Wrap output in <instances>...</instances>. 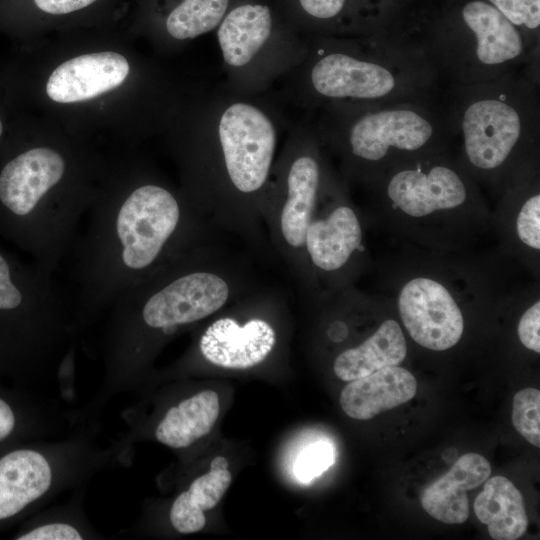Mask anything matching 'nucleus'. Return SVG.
<instances>
[{
  "label": "nucleus",
  "mask_w": 540,
  "mask_h": 540,
  "mask_svg": "<svg viewBox=\"0 0 540 540\" xmlns=\"http://www.w3.org/2000/svg\"><path fill=\"white\" fill-rule=\"evenodd\" d=\"M382 50L375 43L308 42L304 58L293 70L299 76V95L316 105L424 99V94L406 90L410 65Z\"/></svg>",
  "instance_id": "nucleus-5"
},
{
  "label": "nucleus",
  "mask_w": 540,
  "mask_h": 540,
  "mask_svg": "<svg viewBox=\"0 0 540 540\" xmlns=\"http://www.w3.org/2000/svg\"><path fill=\"white\" fill-rule=\"evenodd\" d=\"M461 17L472 37L435 67L455 73L456 85L483 83L512 72L532 48L522 32L488 1H468Z\"/></svg>",
  "instance_id": "nucleus-10"
},
{
  "label": "nucleus",
  "mask_w": 540,
  "mask_h": 540,
  "mask_svg": "<svg viewBox=\"0 0 540 540\" xmlns=\"http://www.w3.org/2000/svg\"><path fill=\"white\" fill-rule=\"evenodd\" d=\"M474 512L495 540H516L528 527L522 494L503 476L485 481L483 491L475 499Z\"/></svg>",
  "instance_id": "nucleus-20"
},
{
  "label": "nucleus",
  "mask_w": 540,
  "mask_h": 540,
  "mask_svg": "<svg viewBox=\"0 0 540 540\" xmlns=\"http://www.w3.org/2000/svg\"><path fill=\"white\" fill-rule=\"evenodd\" d=\"M490 473V464L482 455L464 454L445 475L422 491L421 505L430 516L443 523H464L470 511L466 491L480 486Z\"/></svg>",
  "instance_id": "nucleus-16"
},
{
  "label": "nucleus",
  "mask_w": 540,
  "mask_h": 540,
  "mask_svg": "<svg viewBox=\"0 0 540 540\" xmlns=\"http://www.w3.org/2000/svg\"><path fill=\"white\" fill-rule=\"evenodd\" d=\"M228 461L225 457L223 456H217L215 457L212 462H211V465H210V468H214V469H228Z\"/></svg>",
  "instance_id": "nucleus-32"
},
{
  "label": "nucleus",
  "mask_w": 540,
  "mask_h": 540,
  "mask_svg": "<svg viewBox=\"0 0 540 540\" xmlns=\"http://www.w3.org/2000/svg\"><path fill=\"white\" fill-rule=\"evenodd\" d=\"M387 193L395 206L414 217L455 208L466 199L463 180L445 165L401 170L390 179Z\"/></svg>",
  "instance_id": "nucleus-14"
},
{
  "label": "nucleus",
  "mask_w": 540,
  "mask_h": 540,
  "mask_svg": "<svg viewBox=\"0 0 540 540\" xmlns=\"http://www.w3.org/2000/svg\"><path fill=\"white\" fill-rule=\"evenodd\" d=\"M204 117L230 184L244 194L261 189L277 145L278 125L270 110L234 91L219 92L212 94Z\"/></svg>",
  "instance_id": "nucleus-8"
},
{
  "label": "nucleus",
  "mask_w": 540,
  "mask_h": 540,
  "mask_svg": "<svg viewBox=\"0 0 540 540\" xmlns=\"http://www.w3.org/2000/svg\"><path fill=\"white\" fill-rule=\"evenodd\" d=\"M217 41L231 91L242 95L262 90L294 70L308 46L279 33L271 9L260 3L227 11L217 27Z\"/></svg>",
  "instance_id": "nucleus-7"
},
{
  "label": "nucleus",
  "mask_w": 540,
  "mask_h": 540,
  "mask_svg": "<svg viewBox=\"0 0 540 540\" xmlns=\"http://www.w3.org/2000/svg\"><path fill=\"white\" fill-rule=\"evenodd\" d=\"M520 31H538L540 0H487ZM522 32V31H521ZM523 34V33H522ZM526 39V38H525Z\"/></svg>",
  "instance_id": "nucleus-28"
},
{
  "label": "nucleus",
  "mask_w": 540,
  "mask_h": 540,
  "mask_svg": "<svg viewBox=\"0 0 540 540\" xmlns=\"http://www.w3.org/2000/svg\"><path fill=\"white\" fill-rule=\"evenodd\" d=\"M301 10L316 21L335 20L344 10L347 0H298Z\"/></svg>",
  "instance_id": "nucleus-31"
},
{
  "label": "nucleus",
  "mask_w": 540,
  "mask_h": 540,
  "mask_svg": "<svg viewBox=\"0 0 540 540\" xmlns=\"http://www.w3.org/2000/svg\"><path fill=\"white\" fill-rule=\"evenodd\" d=\"M361 227L354 211L336 208L327 219L309 224L305 244L312 262L327 271L342 267L360 246Z\"/></svg>",
  "instance_id": "nucleus-19"
},
{
  "label": "nucleus",
  "mask_w": 540,
  "mask_h": 540,
  "mask_svg": "<svg viewBox=\"0 0 540 540\" xmlns=\"http://www.w3.org/2000/svg\"><path fill=\"white\" fill-rule=\"evenodd\" d=\"M98 434V422H91L61 437L0 449V530L35 514L62 492L84 486L97 472L126 465L130 447L119 438L100 443Z\"/></svg>",
  "instance_id": "nucleus-4"
},
{
  "label": "nucleus",
  "mask_w": 540,
  "mask_h": 540,
  "mask_svg": "<svg viewBox=\"0 0 540 540\" xmlns=\"http://www.w3.org/2000/svg\"><path fill=\"white\" fill-rule=\"evenodd\" d=\"M129 71L127 59L116 52L80 55L65 61L52 72L46 92L59 103L89 100L120 86Z\"/></svg>",
  "instance_id": "nucleus-13"
},
{
  "label": "nucleus",
  "mask_w": 540,
  "mask_h": 540,
  "mask_svg": "<svg viewBox=\"0 0 540 540\" xmlns=\"http://www.w3.org/2000/svg\"><path fill=\"white\" fill-rule=\"evenodd\" d=\"M517 233L526 245L540 248V196L534 195L522 206L517 218Z\"/></svg>",
  "instance_id": "nucleus-29"
},
{
  "label": "nucleus",
  "mask_w": 540,
  "mask_h": 540,
  "mask_svg": "<svg viewBox=\"0 0 540 540\" xmlns=\"http://www.w3.org/2000/svg\"><path fill=\"white\" fill-rule=\"evenodd\" d=\"M340 395L343 411L351 418L368 420L411 400L417 382L411 372L389 366L349 381Z\"/></svg>",
  "instance_id": "nucleus-17"
},
{
  "label": "nucleus",
  "mask_w": 540,
  "mask_h": 540,
  "mask_svg": "<svg viewBox=\"0 0 540 540\" xmlns=\"http://www.w3.org/2000/svg\"><path fill=\"white\" fill-rule=\"evenodd\" d=\"M219 411L216 392L205 390L195 393L165 410L155 423L153 436L170 448H188L212 430Z\"/></svg>",
  "instance_id": "nucleus-18"
},
{
  "label": "nucleus",
  "mask_w": 540,
  "mask_h": 540,
  "mask_svg": "<svg viewBox=\"0 0 540 540\" xmlns=\"http://www.w3.org/2000/svg\"><path fill=\"white\" fill-rule=\"evenodd\" d=\"M511 72L462 88L459 102L445 114L461 133L469 162L481 170L504 164L529 126L538 125L535 92L528 84H510Z\"/></svg>",
  "instance_id": "nucleus-6"
},
{
  "label": "nucleus",
  "mask_w": 540,
  "mask_h": 540,
  "mask_svg": "<svg viewBox=\"0 0 540 540\" xmlns=\"http://www.w3.org/2000/svg\"><path fill=\"white\" fill-rule=\"evenodd\" d=\"M334 451L331 444L319 441L305 447L298 455L294 472L302 482H309L332 465Z\"/></svg>",
  "instance_id": "nucleus-27"
},
{
  "label": "nucleus",
  "mask_w": 540,
  "mask_h": 540,
  "mask_svg": "<svg viewBox=\"0 0 540 540\" xmlns=\"http://www.w3.org/2000/svg\"><path fill=\"white\" fill-rule=\"evenodd\" d=\"M399 312L410 336L435 351L453 347L464 328L462 312L448 290L429 278H415L399 295Z\"/></svg>",
  "instance_id": "nucleus-11"
},
{
  "label": "nucleus",
  "mask_w": 540,
  "mask_h": 540,
  "mask_svg": "<svg viewBox=\"0 0 540 540\" xmlns=\"http://www.w3.org/2000/svg\"><path fill=\"white\" fill-rule=\"evenodd\" d=\"M83 487H79L67 505L46 513L33 514L13 535L17 540L99 539L100 534L85 518L82 510Z\"/></svg>",
  "instance_id": "nucleus-24"
},
{
  "label": "nucleus",
  "mask_w": 540,
  "mask_h": 540,
  "mask_svg": "<svg viewBox=\"0 0 540 540\" xmlns=\"http://www.w3.org/2000/svg\"><path fill=\"white\" fill-rule=\"evenodd\" d=\"M323 106L325 114L318 125L341 130L352 155L370 162L384 159L392 149H422L437 129L447 125L445 114L425 99Z\"/></svg>",
  "instance_id": "nucleus-9"
},
{
  "label": "nucleus",
  "mask_w": 540,
  "mask_h": 540,
  "mask_svg": "<svg viewBox=\"0 0 540 540\" xmlns=\"http://www.w3.org/2000/svg\"><path fill=\"white\" fill-rule=\"evenodd\" d=\"M540 303L537 301L522 315L518 325V335L522 344L536 352H540Z\"/></svg>",
  "instance_id": "nucleus-30"
},
{
  "label": "nucleus",
  "mask_w": 540,
  "mask_h": 540,
  "mask_svg": "<svg viewBox=\"0 0 540 540\" xmlns=\"http://www.w3.org/2000/svg\"><path fill=\"white\" fill-rule=\"evenodd\" d=\"M228 469L210 470L195 478L171 503L168 517L180 534L196 533L206 525L204 512L213 509L231 484Z\"/></svg>",
  "instance_id": "nucleus-23"
},
{
  "label": "nucleus",
  "mask_w": 540,
  "mask_h": 540,
  "mask_svg": "<svg viewBox=\"0 0 540 540\" xmlns=\"http://www.w3.org/2000/svg\"><path fill=\"white\" fill-rule=\"evenodd\" d=\"M540 392L525 388L517 392L512 404L515 429L533 446H540Z\"/></svg>",
  "instance_id": "nucleus-26"
},
{
  "label": "nucleus",
  "mask_w": 540,
  "mask_h": 540,
  "mask_svg": "<svg viewBox=\"0 0 540 540\" xmlns=\"http://www.w3.org/2000/svg\"><path fill=\"white\" fill-rule=\"evenodd\" d=\"M69 162L47 146L26 148L0 169V237L53 276L69 255L95 195L70 184Z\"/></svg>",
  "instance_id": "nucleus-3"
},
{
  "label": "nucleus",
  "mask_w": 540,
  "mask_h": 540,
  "mask_svg": "<svg viewBox=\"0 0 540 540\" xmlns=\"http://www.w3.org/2000/svg\"><path fill=\"white\" fill-rule=\"evenodd\" d=\"M230 0H180L166 15L165 30L173 39H194L218 27Z\"/></svg>",
  "instance_id": "nucleus-25"
},
{
  "label": "nucleus",
  "mask_w": 540,
  "mask_h": 540,
  "mask_svg": "<svg viewBox=\"0 0 540 540\" xmlns=\"http://www.w3.org/2000/svg\"><path fill=\"white\" fill-rule=\"evenodd\" d=\"M79 337L53 276L0 245V381L71 396Z\"/></svg>",
  "instance_id": "nucleus-2"
},
{
  "label": "nucleus",
  "mask_w": 540,
  "mask_h": 540,
  "mask_svg": "<svg viewBox=\"0 0 540 540\" xmlns=\"http://www.w3.org/2000/svg\"><path fill=\"white\" fill-rule=\"evenodd\" d=\"M319 181V164L313 156L294 158L286 176L287 199L281 213L282 234L293 247L305 244Z\"/></svg>",
  "instance_id": "nucleus-22"
},
{
  "label": "nucleus",
  "mask_w": 540,
  "mask_h": 540,
  "mask_svg": "<svg viewBox=\"0 0 540 540\" xmlns=\"http://www.w3.org/2000/svg\"><path fill=\"white\" fill-rule=\"evenodd\" d=\"M276 342L273 328L264 320L239 325L231 318L218 319L203 333L199 349L210 363L228 369H248L260 364Z\"/></svg>",
  "instance_id": "nucleus-15"
},
{
  "label": "nucleus",
  "mask_w": 540,
  "mask_h": 540,
  "mask_svg": "<svg viewBox=\"0 0 540 540\" xmlns=\"http://www.w3.org/2000/svg\"><path fill=\"white\" fill-rule=\"evenodd\" d=\"M85 233L71 254L70 302L80 336L99 322L116 299L146 278L182 224L176 196L155 183L95 195Z\"/></svg>",
  "instance_id": "nucleus-1"
},
{
  "label": "nucleus",
  "mask_w": 540,
  "mask_h": 540,
  "mask_svg": "<svg viewBox=\"0 0 540 540\" xmlns=\"http://www.w3.org/2000/svg\"><path fill=\"white\" fill-rule=\"evenodd\" d=\"M73 428L69 411H63L53 398L0 381V449L61 437Z\"/></svg>",
  "instance_id": "nucleus-12"
},
{
  "label": "nucleus",
  "mask_w": 540,
  "mask_h": 540,
  "mask_svg": "<svg viewBox=\"0 0 540 540\" xmlns=\"http://www.w3.org/2000/svg\"><path fill=\"white\" fill-rule=\"evenodd\" d=\"M406 353L403 332L396 321L389 319L361 345L338 355L333 368L338 378L352 381L385 367L398 366Z\"/></svg>",
  "instance_id": "nucleus-21"
}]
</instances>
